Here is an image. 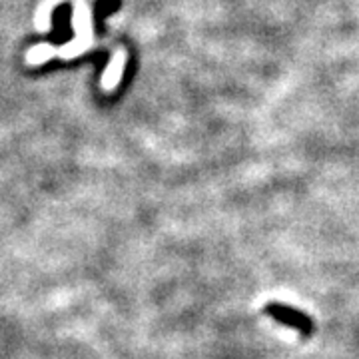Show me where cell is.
Returning <instances> with one entry per match:
<instances>
[{"label": "cell", "instance_id": "1", "mask_svg": "<svg viewBox=\"0 0 359 359\" xmlns=\"http://www.w3.org/2000/svg\"><path fill=\"white\" fill-rule=\"evenodd\" d=\"M72 25L76 30V39L72 42H68L66 46L56 48V56L60 58H74L80 52L88 50V46L92 44V28H90V13L88 8L84 6V2L76 0L74 4V18H72Z\"/></svg>", "mask_w": 359, "mask_h": 359}, {"label": "cell", "instance_id": "2", "mask_svg": "<svg viewBox=\"0 0 359 359\" xmlns=\"http://www.w3.org/2000/svg\"><path fill=\"white\" fill-rule=\"evenodd\" d=\"M122 68H124V54H122V52H118L114 58H112L110 66L106 68V72H104L102 88H106V90L114 88L116 84H118V80H120Z\"/></svg>", "mask_w": 359, "mask_h": 359}, {"label": "cell", "instance_id": "3", "mask_svg": "<svg viewBox=\"0 0 359 359\" xmlns=\"http://www.w3.org/2000/svg\"><path fill=\"white\" fill-rule=\"evenodd\" d=\"M52 56H56V46H50V44H39L34 48H30L28 54H26V62L30 66H39L42 65L44 60H48Z\"/></svg>", "mask_w": 359, "mask_h": 359}]
</instances>
